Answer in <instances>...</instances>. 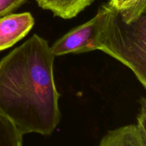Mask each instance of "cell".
<instances>
[{
	"label": "cell",
	"mask_w": 146,
	"mask_h": 146,
	"mask_svg": "<svg viewBox=\"0 0 146 146\" xmlns=\"http://www.w3.org/2000/svg\"><path fill=\"white\" fill-rule=\"evenodd\" d=\"M54 58L46 40L34 34L0 61V113L22 135H48L59 123Z\"/></svg>",
	"instance_id": "cell-1"
},
{
	"label": "cell",
	"mask_w": 146,
	"mask_h": 146,
	"mask_svg": "<svg viewBox=\"0 0 146 146\" xmlns=\"http://www.w3.org/2000/svg\"><path fill=\"white\" fill-rule=\"evenodd\" d=\"M108 13L96 41L101 50L131 68L146 87V14L126 23L108 2Z\"/></svg>",
	"instance_id": "cell-2"
},
{
	"label": "cell",
	"mask_w": 146,
	"mask_h": 146,
	"mask_svg": "<svg viewBox=\"0 0 146 146\" xmlns=\"http://www.w3.org/2000/svg\"><path fill=\"white\" fill-rule=\"evenodd\" d=\"M108 9V4L102 5L94 18L71 29L57 40L50 46L53 55L59 56L96 50V37L106 17Z\"/></svg>",
	"instance_id": "cell-3"
},
{
	"label": "cell",
	"mask_w": 146,
	"mask_h": 146,
	"mask_svg": "<svg viewBox=\"0 0 146 146\" xmlns=\"http://www.w3.org/2000/svg\"><path fill=\"white\" fill-rule=\"evenodd\" d=\"M34 25L31 13L9 14L0 19V51L12 46L28 34Z\"/></svg>",
	"instance_id": "cell-4"
},
{
	"label": "cell",
	"mask_w": 146,
	"mask_h": 146,
	"mask_svg": "<svg viewBox=\"0 0 146 146\" xmlns=\"http://www.w3.org/2000/svg\"><path fill=\"white\" fill-rule=\"evenodd\" d=\"M99 146H146V133L137 124L122 126L108 131Z\"/></svg>",
	"instance_id": "cell-5"
},
{
	"label": "cell",
	"mask_w": 146,
	"mask_h": 146,
	"mask_svg": "<svg viewBox=\"0 0 146 146\" xmlns=\"http://www.w3.org/2000/svg\"><path fill=\"white\" fill-rule=\"evenodd\" d=\"M38 6L65 19L75 17L81 11L78 0H36Z\"/></svg>",
	"instance_id": "cell-6"
},
{
	"label": "cell",
	"mask_w": 146,
	"mask_h": 146,
	"mask_svg": "<svg viewBox=\"0 0 146 146\" xmlns=\"http://www.w3.org/2000/svg\"><path fill=\"white\" fill-rule=\"evenodd\" d=\"M108 4L119 11L126 23L133 22L146 13V0H109Z\"/></svg>",
	"instance_id": "cell-7"
},
{
	"label": "cell",
	"mask_w": 146,
	"mask_h": 146,
	"mask_svg": "<svg viewBox=\"0 0 146 146\" xmlns=\"http://www.w3.org/2000/svg\"><path fill=\"white\" fill-rule=\"evenodd\" d=\"M22 136L13 123L0 113V146H22Z\"/></svg>",
	"instance_id": "cell-8"
},
{
	"label": "cell",
	"mask_w": 146,
	"mask_h": 146,
	"mask_svg": "<svg viewBox=\"0 0 146 146\" xmlns=\"http://www.w3.org/2000/svg\"><path fill=\"white\" fill-rule=\"evenodd\" d=\"M27 0H0V17L11 14Z\"/></svg>",
	"instance_id": "cell-9"
},
{
	"label": "cell",
	"mask_w": 146,
	"mask_h": 146,
	"mask_svg": "<svg viewBox=\"0 0 146 146\" xmlns=\"http://www.w3.org/2000/svg\"><path fill=\"white\" fill-rule=\"evenodd\" d=\"M138 126L146 133V101L145 98H143L141 101V109L138 116Z\"/></svg>",
	"instance_id": "cell-10"
},
{
	"label": "cell",
	"mask_w": 146,
	"mask_h": 146,
	"mask_svg": "<svg viewBox=\"0 0 146 146\" xmlns=\"http://www.w3.org/2000/svg\"><path fill=\"white\" fill-rule=\"evenodd\" d=\"M78 1L80 9H81V11H82L87 7H88L94 1V0H78Z\"/></svg>",
	"instance_id": "cell-11"
},
{
	"label": "cell",
	"mask_w": 146,
	"mask_h": 146,
	"mask_svg": "<svg viewBox=\"0 0 146 146\" xmlns=\"http://www.w3.org/2000/svg\"></svg>",
	"instance_id": "cell-12"
}]
</instances>
